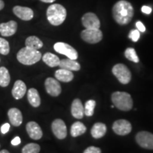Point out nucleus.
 <instances>
[{
	"mask_svg": "<svg viewBox=\"0 0 153 153\" xmlns=\"http://www.w3.org/2000/svg\"><path fill=\"white\" fill-rule=\"evenodd\" d=\"M55 76L57 80L63 82H69L72 81L74 78V74L72 71L60 68L57 70L55 73Z\"/></svg>",
	"mask_w": 153,
	"mask_h": 153,
	"instance_id": "nucleus-20",
	"label": "nucleus"
},
{
	"mask_svg": "<svg viewBox=\"0 0 153 153\" xmlns=\"http://www.w3.org/2000/svg\"><path fill=\"white\" fill-rule=\"evenodd\" d=\"M113 131L119 135H126L131 132L132 126L126 120H118L113 124Z\"/></svg>",
	"mask_w": 153,
	"mask_h": 153,
	"instance_id": "nucleus-10",
	"label": "nucleus"
},
{
	"mask_svg": "<svg viewBox=\"0 0 153 153\" xmlns=\"http://www.w3.org/2000/svg\"><path fill=\"white\" fill-rule=\"evenodd\" d=\"M112 72L121 84L127 85L131 79V72L123 64H117L114 66Z\"/></svg>",
	"mask_w": 153,
	"mask_h": 153,
	"instance_id": "nucleus-5",
	"label": "nucleus"
},
{
	"mask_svg": "<svg viewBox=\"0 0 153 153\" xmlns=\"http://www.w3.org/2000/svg\"><path fill=\"white\" fill-rule=\"evenodd\" d=\"M41 148L36 143H29L23 148L22 153H39Z\"/></svg>",
	"mask_w": 153,
	"mask_h": 153,
	"instance_id": "nucleus-27",
	"label": "nucleus"
},
{
	"mask_svg": "<svg viewBox=\"0 0 153 153\" xmlns=\"http://www.w3.org/2000/svg\"><path fill=\"white\" fill-rule=\"evenodd\" d=\"M10 74L9 70L4 67L0 68V86L2 87H7L10 83Z\"/></svg>",
	"mask_w": 153,
	"mask_h": 153,
	"instance_id": "nucleus-26",
	"label": "nucleus"
},
{
	"mask_svg": "<svg viewBox=\"0 0 153 153\" xmlns=\"http://www.w3.org/2000/svg\"><path fill=\"white\" fill-rule=\"evenodd\" d=\"M41 1L45 3H53V1H55V0H41Z\"/></svg>",
	"mask_w": 153,
	"mask_h": 153,
	"instance_id": "nucleus-38",
	"label": "nucleus"
},
{
	"mask_svg": "<svg viewBox=\"0 0 153 153\" xmlns=\"http://www.w3.org/2000/svg\"><path fill=\"white\" fill-rule=\"evenodd\" d=\"M82 22L83 26L88 29H99L101 24L97 15L94 13L88 12L82 16Z\"/></svg>",
	"mask_w": 153,
	"mask_h": 153,
	"instance_id": "nucleus-9",
	"label": "nucleus"
},
{
	"mask_svg": "<svg viewBox=\"0 0 153 153\" xmlns=\"http://www.w3.org/2000/svg\"><path fill=\"white\" fill-rule=\"evenodd\" d=\"M26 92V86L24 82L22 80H17L15 82L12 91H11L13 97L16 99H21L24 97Z\"/></svg>",
	"mask_w": 153,
	"mask_h": 153,
	"instance_id": "nucleus-17",
	"label": "nucleus"
},
{
	"mask_svg": "<svg viewBox=\"0 0 153 153\" xmlns=\"http://www.w3.org/2000/svg\"><path fill=\"white\" fill-rule=\"evenodd\" d=\"M72 115L77 119H81L85 115V108L79 99H74L71 106Z\"/></svg>",
	"mask_w": 153,
	"mask_h": 153,
	"instance_id": "nucleus-18",
	"label": "nucleus"
},
{
	"mask_svg": "<svg viewBox=\"0 0 153 153\" xmlns=\"http://www.w3.org/2000/svg\"><path fill=\"white\" fill-rule=\"evenodd\" d=\"M113 104L119 110L128 111L133 107V99L128 93L124 91H116L111 96Z\"/></svg>",
	"mask_w": 153,
	"mask_h": 153,
	"instance_id": "nucleus-4",
	"label": "nucleus"
},
{
	"mask_svg": "<svg viewBox=\"0 0 153 153\" xmlns=\"http://www.w3.org/2000/svg\"><path fill=\"white\" fill-rule=\"evenodd\" d=\"M114 20L120 25L128 24L134 15L133 6L129 1L120 0L116 3L112 9Z\"/></svg>",
	"mask_w": 153,
	"mask_h": 153,
	"instance_id": "nucleus-1",
	"label": "nucleus"
},
{
	"mask_svg": "<svg viewBox=\"0 0 153 153\" xmlns=\"http://www.w3.org/2000/svg\"><path fill=\"white\" fill-rule=\"evenodd\" d=\"M8 117L11 125L14 126H19L22 123L23 116L21 111L18 108H10L8 111Z\"/></svg>",
	"mask_w": 153,
	"mask_h": 153,
	"instance_id": "nucleus-16",
	"label": "nucleus"
},
{
	"mask_svg": "<svg viewBox=\"0 0 153 153\" xmlns=\"http://www.w3.org/2000/svg\"><path fill=\"white\" fill-rule=\"evenodd\" d=\"M107 128L105 124L102 123H97L93 126L91 130V134L94 138H101L104 136L106 133Z\"/></svg>",
	"mask_w": 153,
	"mask_h": 153,
	"instance_id": "nucleus-21",
	"label": "nucleus"
},
{
	"mask_svg": "<svg viewBox=\"0 0 153 153\" xmlns=\"http://www.w3.org/2000/svg\"><path fill=\"white\" fill-rule=\"evenodd\" d=\"M81 37L85 42L94 44L102 40L103 34L99 29H88L86 28L81 33Z\"/></svg>",
	"mask_w": 153,
	"mask_h": 153,
	"instance_id": "nucleus-7",
	"label": "nucleus"
},
{
	"mask_svg": "<svg viewBox=\"0 0 153 153\" xmlns=\"http://www.w3.org/2000/svg\"><path fill=\"white\" fill-rule=\"evenodd\" d=\"M11 145H14V146H16V145H19V144H20V143H21V139H20V137H15L12 140H11Z\"/></svg>",
	"mask_w": 153,
	"mask_h": 153,
	"instance_id": "nucleus-36",
	"label": "nucleus"
},
{
	"mask_svg": "<svg viewBox=\"0 0 153 153\" xmlns=\"http://www.w3.org/2000/svg\"><path fill=\"white\" fill-rule=\"evenodd\" d=\"M87 131V128L81 122L77 121L72 124L71 130H70V134L72 137H77L84 134Z\"/></svg>",
	"mask_w": 153,
	"mask_h": 153,
	"instance_id": "nucleus-25",
	"label": "nucleus"
},
{
	"mask_svg": "<svg viewBox=\"0 0 153 153\" xmlns=\"http://www.w3.org/2000/svg\"><path fill=\"white\" fill-rule=\"evenodd\" d=\"M59 67L65 70H70V71H78L80 70V65L75 60L72 59H63L60 61Z\"/></svg>",
	"mask_w": 153,
	"mask_h": 153,
	"instance_id": "nucleus-19",
	"label": "nucleus"
},
{
	"mask_svg": "<svg viewBox=\"0 0 153 153\" xmlns=\"http://www.w3.org/2000/svg\"><path fill=\"white\" fill-rule=\"evenodd\" d=\"M52 131L57 138L65 139L68 134V130L65 122L61 119H55L52 123Z\"/></svg>",
	"mask_w": 153,
	"mask_h": 153,
	"instance_id": "nucleus-11",
	"label": "nucleus"
},
{
	"mask_svg": "<svg viewBox=\"0 0 153 153\" xmlns=\"http://www.w3.org/2000/svg\"><path fill=\"white\" fill-rule=\"evenodd\" d=\"M4 7V2L3 1V0H0V11L3 9Z\"/></svg>",
	"mask_w": 153,
	"mask_h": 153,
	"instance_id": "nucleus-37",
	"label": "nucleus"
},
{
	"mask_svg": "<svg viewBox=\"0 0 153 153\" xmlns=\"http://www.w3.org/2000/svg\"><path fill=\"white\" fill-rule=\"evenodd\" d=\"M28 100L30 104L33 107H38L41 104V97L37 89L31 88L28 91L27 94Z\"/></svg>",
	"mask_w": 153,
	"mask_h": 153,
	"instance_id": "nucleus-22",
	"label": "nucleus"
},
{
	"mask_svg": "<svg viewBox=\"0 0 153 153\" xmlns=\"http://www.w3.org/2000/svg\"><path fill=\"white\" fill-rule=\"evenodd\" d=\"M135 140L140 146L143 148L153 150V134L147 131H141L135 136Z\"/></svg>",
	"mask_w": 153,
	"mask_h": 153,
	"instance_id": "nucleus-8",
	"label": "nucleus"
},
{
	"mask_svg": "<svg viewBox=\"0 0 153 153\" xmlns=\"http://www.w3.org/2000/svg\"><path fill=\"white\" fill-rule=\"evenodd\" d=\"M25 44H26V47L30 48L34 50H38V51L41 49L43 45V43L41 41V40H40L38 37L34 36H29V37L26 38Z\"/></svg>",
	"mask_w": 153,
	"mask_h": 153,
	"instance_id": "nucleus-24",
	"label": "nucleus"
},
{
	"mask_svg": "<svg viewBox=\"0 0 153 153\" xmlns=\"http://www.w3.org/2000/svg\"><path fill=\"white\" fill-rule=\"evenodd\" d=\"M84 153H101V150L100 148H97V147L91 146L86 149L84 151Z\"/></svg>",
	"mask_w": 153,
	"mask_h": 153,
	"instance_id": "nucleus-32",
	"label": "nucleus"
},
{
	"mask_svg": "<svg viewBox=\"0 0 153 153\" xmlns=\"http://www.w3.org/2000/svg\"><path fill=\"white\" fill-rule=\"evenodd\" d=\"M125 56L128 60H131L132 62L135 63L139 62V57H137L135 50L133 48H128L126 50Z\"/></svg>",
	"mask_w": 153,
	"mask_h": 153,
	"instance_id": "nucleus-28",
	"label": "nucleus"
},
{
	"mask_svg": "<svg viewBox=\"0 0 153 153\" xmlns=\"http://www.w3.org/2000/svg\"><path fill=\"white\" fill-rule=\"evenodd\" d=\"M45 87L48 94L52 97H57L62 91L60 84L57 79L52 77L47 78L45 82Z\"/></svg>",
	"mask_w": 153,
	"mask_h": 153,
	"instance_id": "nucleus-12",
	"label": "nucleus"
},
{
	"mask_svg": "<svg viewBox=\"0 0 153 153\" xmlns=\"http://www.w3.org/2000/svg\"><path fill=\"white\" fill-rule=\"evenodd\" d=\"M41 53L38 50H34L28 47L23 48L16 55L19 62L25 65H31L35 64L41 60Z\"/></svg>",
	"mask_w": 153,
	"mask_h": 153,
	"instance_id": "nucleus-3",
	"label": "nucleus"
},
{
	"mask_svg": "<svg viewBox=\"0 0 153 153\" xmlns=\"http://www.w3.org/2000/svg\"><path fill=\"white\" fill-rule=\"evenodd\" d=\"M43 62L51 68H55L59 65V63H60V59L59 57L54 54L51 53H47L43 55Z\"/></svg>",
	"mask_w": 153,
	"mask_h": 153,
	"instance_id": "nucleus-23",
	"label": "nucleus"
},
{
	"mask_svg": "<svg viewBox=\"0 0 153 153\" xmlns=\"http://www.w3.org/2000/svg\"><path fill=\"white\" fill-rule=\"evenodd\" d=\"M142 11L146 14H150L152 12V8L148 6H143L142 7Z\"/></svg>",
	"mask_w": 153,
	"mask_h": 153,
	"instance_id": "nucleus-35",
	"label": "nucleus"
},
{
	"mask_svg": "<svg viewBox=\"0 0 153 153\" xmlns=\"http://www.w3.org/2000/svg\"><path fill=\"white\" fill-rule=\"evenodd\" d=\"M9 51L10 47L9 42L2 38H0V53L4 55H7L9 53Z\"/></svg>",
	"mask_w": 153,
	"mask_h": 153,
	"instance_id": "nucleus-30",
	"label": "nucleus"
},
{
	"mask_svg": "<svg viewBox=\"0 0 153 153\" xmlns=\"http://www.w3.org/2000/svg\"><path fill=\"white\" fill-rule=\"evenodd\" d=\"M96 106V101L94 100H89L86 102L85 108V115L87 116H91L94 114V110Z\"/></svg>",
	"mask_w": 153,
	"mask_h": 153,
	"instance_id": "nucleus-29",
	"label": "nucleus"
},
{
	"mask_svg": "<svg viewBox=\"0 0 153 153\" xmlns=\"http://www.w3.org/2000/svg\"><path fill=\"white\" fill-rule=\"evenodd\" d=\"M140 31L137 29L135 30H132L131 32H130L128 37L129 38H131L132 41L134 42H136L138 41V39L140 38Z\"/></svg>",
	"mask_w": 153,
	"mask_h": 153,
	"instance_id": "nucleus-31",
	"label": "nucleus"
},
{
	"mask_svg": "<svg viewBox=\"0 0 153 153\" xmlns=\"http://www.w3.org/2000/svg\"><path fill=\"white\" fill-rule=\"evenodd\" d=\"M0 153H9V152L7 150H3L0 151Z\"/></svg>",
	"mask_w": 153,
	"mask_h": 153,
	"instance_id": "nucleus-39",
	"label": "nucleus"
},
{
	"mask_svg": "<svg viewBox=\"0 0 153 153\" xmlns=\"http://www.w3.org/2000/svg\"><path fill=\"white\" fill-rule=\"evenodd\" d=\"M13 12L19 19L24 21H30L33 17V11L30 8L16 6L13 8Z\"/></svg>",
	"mask_w": 153,
	"mask_h": 153,
	"instance_id": "nucleus-13",
	"label": "nucleus"
},
{
	"mask_svg": "<svg viewBox=\"0 0 153 153\" xmlns=\"http://www.w3.org/2000/svg\"><path fill=\"white\" fill-rule=\"evenodd\" d=\"M46 15L50 24L53 26H60L65 20L67 11L63 6L55 4L48 8Z\"/></svg>",
	"mask_w": 153,
	"mask_h": 153,
	"instance_id": "nucleus-2",
	"label": "nucleus"
},
{
	"mask_svg": "<svg viewBox=\"0 0 153 153\" xmlns=\"http://www.w3.org/2000/svg\"><path fill=\"white\" fill-rule=\"evenodd\" d=\"M136 27L137 30L140 32H145V27L143 25V24L141 22H136Z\"/></svg>",
	"mask_w": 153,
	"mask_h": 153,
	"instance_id": "nucleus-34",
	"label": "nucleus"
},
{
	"mask_svg": "<svg viewBox=\"0 0 153 153\" xmlns=\"http://www.w3.org/2000/svg\"><path fill=\"white\" fill-rule=\"evenodd\" d=\"M54 49L57 53L66 55L68 58L72 60H76L78 58V53L74 48L68 43L58 42L54 45Z\"/></svg>",
	"mask_w": 153,
	"mask_h": 153,
	"instance_id": "nucleus-6",
	"label": "nucleus"
},
{
	"mask_svg": "<svg viewBox=\"0 0 153 153\" xmlns=\"http://www.w3.org/2000/svg\"><path fill=\"white\" fill-rule=\"evenodd\" d=\"M9 128H10V125L9 123H4L1 127V132L3 134H6L9 131Z\"/></svg>",
	"mask_w": 153,
	"mask_h": 153,
	"instance_id": "nucleus-33",
	"label": "nucleus"
},
{
	"mask_svg": "<svg viewBox=\"0 0 153 153\" xmlns=\"http://www.w3.org/2000/svg\"><path fill=\"white\" fill-rule=\"evenodd\" d=\"M18 25L14 21H10L7 23L0 24V33L1 36L9 37L16 33Z\"/></svg>",
	"mask_w": 153,
	"mask_h": 153,
	"instance_id": "nucleus-14",
	"label": "nucleus"
},
{
	"mask_svg": "<svg viewBox=\"0 0 153 153\" xmlns=\"http://www.w3.org/2000/svg\"><path fill=\"white\" fill-rule=\"evenodd\" d=\"M26 131L30 138L33 140H39L43 136V132L37 123L30 121L26 124Z\"/></svg>",
	"mask_w": 153,
	"mask_h": 153,
	"instance_id": "nucleus-15",
	"label": "nucleus"
}]
</instances>
